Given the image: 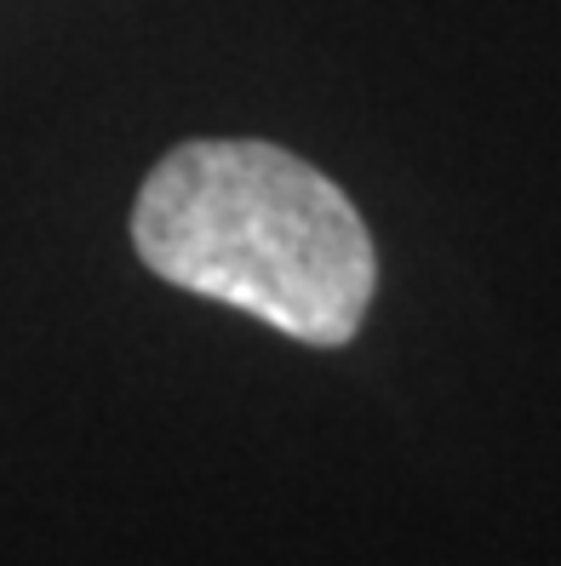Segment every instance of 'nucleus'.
<instances>
[{
  "label": "nucleus",
  "mask_w": 561,
  "mask_h": 566,
  "mask_svg": "<svg viewBox=\"0 0 561 566\" xmlns=\"http://www.w3.org/2000/svg\"><path fill=\"white\" fill-rule=\"evenodd\" d=\"M132 247L160 281L339 349L367 321L378 252L350 195L263 138H195L155 166Z\"/></svg>",
  "instance_id": "f257e3e1"
}]
</instances>
